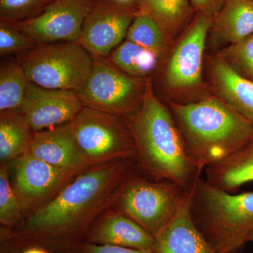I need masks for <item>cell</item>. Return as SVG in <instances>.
I'll return each instance as SVG.
<instances>
[{"mask_svg":"<svg viewBox=\"0 0 253 253\" xmlns=\"http://www.w3.org/2000/svg\"><path fill=\"white\" fill-rule=\"evenodd\" d=\"M135 168V159L127 158L86 168L17 225L0 228V253H21L34 247L49 253L69 252L113 208Z\"/></svg>","mask_w":253,"mask_h":253,"instance_id":"cell-1","label":"cell"},{"mask_svg":"<svg viewBox=\"0 0 253 253\" xmlns=\"http://www.w3.org/2000/svg\"><path fill=\"white\" fill-rule=\"evenodd\" d=\"M126 121L135 142V166L155 181L191 190L201 172L193 162L172 113L148 83L140 107Z\"/></svg>","mask_w":253,"mask_h":253,"instance_id":"cell-2","label":"cell"},{"mask_svg":"<svg viewBox=\"0 0 253 253\" xmlns=\"http://www.w3.org/2000/svg\"><path fill=\"white\" fill-rule=\"evenodd\" d=\"M169 106L188 154L201 173L253 136V125L219 96L170 102Z\"/></svg>","mask_w":253,"mask_h":253,"instance_id":"cell-3","label":"cell"},{"mask_svg":"<svg viewBox=\"0 0 253 253\" xmlns=\"http://www.w3.org/2000/svg\"><path fill=\"white\" fill-rule=\"evenodd\" d=\"M193 220L219 253H237L253 231V191L234 194L199 177L191 189Z\"/></svg>","mask_w":253,"mask_h":253,"instance_id":"cell-4","label":"cell"},{"mask_svg":"<svg viewBox=\"0 0 253 253\" xmlns=\"http://www.w3.org/2000/svg\"><path fill=\"white\" fill-rule=\"evenodd\" d=\"M188 191L170 181L149 180L134 168L113 208L156 237L175 217Z\"/></svg>","mask_w":253,"mask_h":253,"instance_id":"cell-5","label":"cell"},{"mask_svg":"<svg viewBox=\"0 0 253 253\" xmlns=\"http://www.w3.org/2000/svg\"><path fill=\"white\" fill-rule=\"evenodd\" d=\"M28 81L50 89L77 91L92 67L93 56L78 42L40 44L19 62Z\"/></svg>","mask_w":253,"mask_h":253,"instance_id":"cell-6","label":"cell"},{"mask_svg":"<svg viewBox=\"0 0 253 253\" xmlns=\"http://www.w3.org/2000/svg\"><path fill=\"white\" fill-rule=\"evenodd\" d=\"M147 84L123 72L109 58L93 56L89 76L76 92L84 107L126 119L140 107Z\"/></svg>","mask_w":253,"mask_h":253,"instance_id":"cell-7","label":"cell"},{"mask_svg":"<svg viewBox=\"0 0 253 253\" xmlns=\"http://www.w3.org/2000/svg\"><path fill=\"white\" fill-rule=\"evenodd\" d=\"M71 124L89 166L117 160L135 159V142L123 118L83 107Z\"/></svg>","mask_w":253,"mask_h":253,"instance_id":"cell-8","label":"cell"},{"mask_svg":"<svg viewBox=\"0 0 253 253\" xmlns=\"http://www.w3.org/2000/svg\"><path fill=\"white\" fill-rule=\"evenodd\" d=\"M14 163L15 171L11 185L24 217L52 199L81 173L55 167L30 152Z\"/></svg>","mask_w":253,"mask_h":253,"instance_id":"cell-9","label":"cell"},{"mask_svg":"<svg viewBox=\"0 0 253 253\" xmlns=\"http://www.w3.org/2000/svg\"><path fill=\"white\" fill-rule=\"evenodd\" d=\"M91 9L90 0H55L42 14L15 27L38 44L78 42Z\"/></svg>","mask_w":253,"mask_h":253,"instance_id":"cell-10","label":"cell"},{"mask_svg":"<svg viewBox=\"0 0 253 253\" xmlns=\"http://www.w3.org/2000/svg\"><path fill=\"white\" fill-rule=\"evenodd\" d=\"M212 18L198 13L169 59L166 81L173 89L197 86L202 81L203 59Z\"/></svg>","mask_w":253,"mask_h":253,"instance_id":"cell-11","label":"cell"},{"mask_svg":"<svg viewBox=\"0 0 253 253\" xmlns=\"http://www.w3.org/2000/svg\"><path fill=\"white\" fill-rule=\"evenodd\" d=\"M76 91L50 89L28 82L20 111L35 131L70 123L83 109Z\"/></svg>","mask_w":253,"mask_h":253,"instance_id":"cell-12","label":"cell"},{"mask_svg":"<svg viewBox=\"0 0 253 253\" xmlns=\"http://www.w3.org/2000/svg\"><path fill=\"white\" fill-rule=\"evenodd\" d=\"M136 15L130 10L111 5L91 9L78 42L92 56L109 57L126 38Z\"/></svg>","mask_w":253,"mask_h":253,"instance_id":"cell-13","label":"cell"},{"mask_svg":"<svg viewBox=\"0 0 253 253\" xmlns=\"http://www.w3.org/2000/svg\"><path fill=\"white\" fill-rule=\"evenodd\" d=\"M30 153L55 167L81 172L90 167L75 136L71 122L36 131Z\"/></svg>","mask_w":253,"mask_h":253,"instance_id":"cell-14","label":"cell"},{"mask_svg":"<svg viewBox=\"0 0 253 253\" xmlns=\"http://www.w3.org/2000/svg\"><path fill=\"white\" fill-rule=\"evenodd\" d=\"M84 241L153 251L155 237L136 221L112 208L95 221Z\"/></svg>","mask_w":253,"mask_h":253,"instance_id":"cell-15","label":"cell"},{"mask_svg":"<svg viewBox=\"0 0 253 253\" xmlns=\"http://www.w3.org/2000/svg\"><path fill=\"white\" fill-rule=\"evenodd\" d=\"M190 206L191 190L175 217L155 237L153 253H219L195 224Z\"/></svg>","mask_w":253,"mask_h":253,"instance_id":"cell-16","label":"cell"},{"mask_svg":"<svg viewBox=\"0 0 253 253\" xmlns=\"http://www.w3.org/2000/svg\"><path fill=\"white\" fill-rule=\"evenodd\" d=\"M211 78L218 96L253 126V81L240 76L219 56L212 61Z\"/></svg>","mask_w":253,"mask_h":253,"instance_id":"cell-17","label":"cell"},{"mask_svg":"<svg viewBox=\"0 0 253 253\" xmlns=\"http://www.w3.org/2000/svg\"><path fill=\"white\" fill-rule=\"evenodd\" d=\"M206 180L211 185L234 193L253 181V136L229 157L204 169Z\"/></svg>","mask_w":253,"mask_h":253,"instance_id":"cell-18","label":"cell"},{"mask_svg":"<svg viewBox=\"0 0 253 253\" xmlns=\"http://www.w3.org/2000/svg\"><path fill=\"white\" fill-rule=\"evenodd\" d=\"M210 32L227 46L253 34V0H226L212 18Z\"/></svg>","mask_w":253,"mask_h":253,"instance_id":"cell-19","label":"cell"},{"mask_svg":"<svg viewBox=\"0 0 253 253\" xmlns=\"http://www.w3.org/2000/svg\"><path fill=\"white\" fill-rule=\"evenodd\" d=\"M35 131L20 110L0 112V162L9 165L30 151Z\"/></svg>","mask_w":253,"mask_h":253,"instance_id":"cell-20","label":"cell"},{"mask_svg":"<svg viewBox=\"0 0 253 253\" xmlns=\"http://www.w3.org/2000/svg\"><path fill=\"white\" fill-rule=\"evenodd\" d=\"M190 0H140V14L153 18L171 40L181 31L189 20Z\"/></svg>","mask_w":253,"mask_h":253,"instance_id":"cell-21","label":"cell"},{"mask_svg":"<svg viewBox=\"0 0 253 253\" xmlns=\"http://www.w3.org/2000/svg\"><path fill=\"white\" fill-rule=\"evenodd\" d=\"M108 58L123 72L141 78L154 71L160 56L152 50L126 40L113 50Z\"/></svg>","mask_w":253,"mask_h":253,"instance_id":"cell-22","label":"cell"},{"mask_svg":"<svg viewBox=\"0 0 253 253\" xmlns=\"http://www.w3.org/2000/svg\"><path fill=\"white\" fill-rule=\"evenodd\" d=\"M28 81L20 63H10L0 70V112L18 111L26 96Z\"/></svg>","mask_w":253,"mask_h":253,"instance_id":"cell-23","label":"cell"},{"mask_svg":"<svg viewBox=\"0 0 253 253\" xmlns=\"http://www.w3.org/2000/svg\"><path fill=\"white\" fill-rule=\"evenodd\" d=\"M126 38L137 45L152 50L160 57L166 53L169 41L162 28L153 18L140 13L136 15L131 23Z\"/></svg>","mask_w":253,"mask_h":253,"instance_id":"cell-24","label":"cell"},{"mask_svg":"<svg viewBox=\"0 0 253 253\" xmlns=\"http://www.w3.org/2000/svg\"><path fill=\"white\" fill-rule=\"evenodd\" d=\"M9 165L0 166V223L1 227L12 228L24 218L22 208L9 176Z\"/></svg>","mask_w":253,"mask_h":253,"instance_id":"cell-25","label":"cell"},{"mask_svg":"<svg viewBox=\"0 0 253 253\" xmlns=\"http://www.w3.org/2000/svg\"><path fill=\"white\" fill-rule=\"evenodd\" d=\"M219 56L240 76L253 81V34L226 46Z\"/></svg>","mask_w":253,"mask_h":253,"instance_id":"cell-26","label":"cell"},{"mask_svg":"<svg viewBox=\"0 0 253 253\" xmlns=\"http://www.w3.org/2000/svg\"><path fill=\"white\" fill-rule=\"evenodd\" d=\"M38 42L20 31L14 26L1 22L0 25V54H14L31 51L38 45Z\"/></svg>","mask_w":253,"mask_h":253,"instance_id":"cell-27","label":"cell"},{"mask_svg":"<svg viewBox=\"0 0 253 253\" xmlns=\"http://www.w3.org/2000/svg\"><path fill=\"white\" fill-rule=\"evenodd\" d=\"M67 253H153L152 251L126 249L120 246L92 244L83 241Z\"/></svg>","mask_w":253,"mask_h":253,"instance_id":"cell-28","label":"cell"},{"mask_svg":"<svg viewBox=\"0 0 253 253\" xmlns=\"http://www.w3.org/2000/svg\"><path fill=\"white\" fill-rule=\"evenodd\" d=\"M39 0H1V15L9 18L34 6Z\"/></svg>","mask_w":253,"mask_h":253,"instance_id":"cell-29","label":"cell"},{"mask_svg":"<svg viewBox=\"0 0 253 253\" xmlns=\"http://www.w3.org/2000/svg\"><path fill=\"white\" fill-rule=\"evenodd\" d=\"M190 1L195 11L213 18L221 9L226 0H190Z\"/></svg>","mask_w":253,"mask_h":253,"instance_id":"cell-30","label":"cell"},{"mask_svg":"<svg viewBox=\"0 0 253 253\" xmlns=\"http://www.w3.org/2000/svg\"><path fill=\"white\" fill-rule=\"evenodd\" d=\"M21 253H49L46 251V250L41 249V248H31V249H28L25 250V251H22Z\"/></svg>","mask_w":253,"mask_h":253,"instance_id":"cell-31","label":"cell"},{"mask_svg":"<svg viewBox=\"0 0 253 253\" xmlns=\"http://www.w3.org/2000/svg\"><path fill=\"white\" fill-rule=\"evenodd\" d=\"M116 1L121 3V4H126V3L129 2V1H132V0H116Z\"/></svg>","mask_w":253,"mask_h":253,"instance_id":"cell-32","label":"cell"},{"mask_svg":"<svg viewBox=\"0 0 253 253\" xmlns=\"http://www.w3.org/2000/svg\"><path fill=\"white\" fill-rule=\"evenodd\" d=\"M249 242L253 243V231L252 233H251V235L249 236Z\"/></svg>","mask_w":253,"mask_h":253,"instance_id":"cell-33","label":"cell"}]
</instances>
